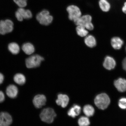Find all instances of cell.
I'll list each match as a JSON object with an SVG mask.
<instances>
[{
	"mask_svg": "<svg viewBox=\"0 0 126 126\" xmlns=\"http://www.w3.org/2000/svg\"><path fill=\"white\" fill-rule=\"evenodd\" d=\"M35 18L39 24L48 26L53 21V18L48 9H44L40 11L35 16Z\"/></svg>",
	"mask_w": 126,
	"mask_h": 126,
	"instance_id": "cell-1",
	"label": "cell"
},
{
	"mask_svg": "<svg viewBox=\"0 0 126 126\" xmlns=\"http://www.w3.org/2000/svg\"><path fill=\"white\" fill-rule=\"evenodd\" d=\"M110 97L105 93H102L96 96L94 103L99 109L104 110L108 108L110 103Z\"/></svg>",
	"mask_w": 126,
	"mask_h": 126,
	"instance_id": "cell-2",
	"label": "cell"
},
{
	"mask_svg": "<svg viewBox=\"0 0 126 126\" xmlns=\"http://www.w3.org/2000/svg\"><path fill=\"white\" fill-rule=\"evenodd\" d=\"M44 58L40 55L36 54L32 55L25 61L26 67L28 69L36 68L40 66Z\"/></svg>",
	"mask_w": 126,
	"mask_h": 126,
	"instance_id": "cell-3",
	"label": "cell"
},
{
	"mask_svg": "<svg viewBox=\"0 0 126 126\" xmlns=\"http://www.w3.org/2000/svg\"><path fill=\"white\" fill-rule=\"evenodd\" d=\"M15 16L17 21L20 22H22L24 20L31 19L33 17L32 12L25 8L19 7L15 13Z\"/></svg>",
	"mask_w": 126,
	"mask_h": 126,
	"instance_id": "cell-4",
	"label": "cell"
},
{
	"mask_svg": "<svg viewBox=\"0 0 126 126\" xmlns=\"http://www.w3.org/2000/svg\"><path fill=\"white\" fill-rule=\"evenodd\" d=\"M56 114L54 110L51 108L44 109L41 112L40 117L43 122L51 124L54 121Z\"/></svg>",
	"mask_w": 126,
	"mask_h": 126,
	"instance_id": "cell-5",
	"label": "cell"
},
{
	"mask_svg": "<svg viewBox=\"0 0 126 126\" xmlns=\"http://www.w3.org/2000/svg\"><path fill=\"white\" fill-rule=\"evenodd\" d=\"M14 23L9 18L0 20V34L4 35L12 32L14 29Z\"/></svg>",
	"mask_w": 126,
	"mask_h": 126,
	"instance_id": "cell-6",
	"label": "cell"
},
{
	"mask_svg": "<svg viewBox=\"0 0 126 126\" xmlns=\"http://www.w3.org/2000/svg\"><path fill=\"white\" fill-rule=\"evenodd\" d=\"M66 10L69 19L74 21L82 16L81 9L78 6L71 4L67 6Z\"/></svg>",
	"mask_w": 126,
	"mask_h": 126,
	"instance_id": "cell-7",
	"label": "cell"
},
{
	"mask_svg": "<svg viewBox=\"0 0 126 126\" xmlns=\"http://www.w3.org/2000/svg\"><path fill=\"white\" fill-rule=\"evenodd\" d=\"M12 122V117L9 113L4 112L0 113V126H9Z\"/></svg>",
	"mask_w": 126,
	"mask_h": 126,
	"instance_id": "cell-8",
	"label": "cell"
},
{
	"mask_svg": "<svg viewBox=\"0 0 126 126\" xmlns=\"http://www.w3.org/2000/svg\"><path fill=\"white\" fill-rule=\"evenodd\" d=\"M46 102V97L43 94H37L34 96L33 100L34 106L38 109L41 108L45 105Z\"/></svg>",
	"mask_w": 126,
	"mask_h": 126,
	"instance_id": "cell-9",
	"label": "cell"
},
{
	"mask_svg": "<svg viewBox=\"0 0 126 126\" xmlns=\"http://www.w3.org/2000/svg\"><path fill=\"white\" fill-rule=\"evenodd\" d=\"M69 101V97L66 94H58L56 102L58 105L65 108L68 105Z\"/></svg>",
	"mask_w": 126,
	"mask_h": 126,
	"instance_id": "cell-10",
	"label": "cell"
},
{
	"mask_svg": "<svg viewBox=\"0 0 126 126\" xmlns=\"http://www.w3.org/2000/svg\"><path fill=\"white\" fill-rule=\"evenodd\" d=\"M114 84L119 92H124L126 91V80L125 79L119 78L115 80Z\"/></svg>",
	"mask_w": 126,
	"mask_h": 126,
	"instance_id": "cell-11",
	"label": "cell"
},
{
	"mask_svg": "<svg viewBox=\"0 0 126 126\" xmlns=\"http://www.w3.org/2000/svg\"><path fill=\"white\" fill-rule=\"evenodd\" d=\"M92 17L90 15H82L79 18L74 21L77 26L82 25L84 26L88 23L92 21Z\"/></svg>",
	"mask_w": 126,
	"mask_h": 126,
	"instance_id": "cell-12",
	"label": "cell"
},
{
	"mask_svg": "<svg viewBox=\"0 0 126 126\" xmlns=\"http://www.w3.org/2000/svg\"><path fill=\"white\" fill-rule=\"evenodd\" d=\"M103 65L107 70H111L114 69L116 65V62L114 59L111 56H107L104 61Z\"/></svg>",
	"mask_w": 126,
	"mask_h": 126,
	"instance_id": "cell-13",
	"label": "cell"
},
{
	"mask_svg": "<svg viewBox=\"0 0 126 126\" xmlns=\"http://www.w3.org/2000/svg\"><path fill=\"white\" fill-rule=\"evenodd\" d=\"M6 94L9 97L15 98L17 97L18 93V89L15 85L11 84L8 86L6 89Z\"/></svg>",
	"mask_w": 126,
	"mask_h": 126,
	"instance_id": "cell-14",
	"label": "cell"
},
{
	"mask_svg": "<svg viewBox=\"0 0 126 126\" xmlns=\"http://www.w3.org/2000/svg\"><path fill=\"white\" fill-rule=\"evenodd\" d=\"M81 111V107L78 105L74 104L68 111L67 114L70 117L75 118L80 114Z\"/></svg>",
	"mask_w": 126,
	"mask_h": 126,
	"instance_id": "cell-15",
	"label": "cell"
},
{
	"mask_svg": "<svg viewBox=\"0 0 126 126\" xmlns=\"http://www.w3.org/2000/svg\"><path fill=\"white\" fill-rule=\"evenodd\" d=\"M22 49L25 54L28 55L32 54L35 51L34 46L30 42L24 44L22 46Z\"/></svg>",
	"mask_w": 126,
	"mask_h": 126,
	"instance_id": "cell-16",
	"label": "cell"
},
{
	"mask_svg": "<svg viewBox=\"0 0 126 126\" xmlns=\"http://www.w3.org/2000/svg\"><path fill=\"white\" fill-rule=\"evenodd\" d=\"M112 46L115 49H120L124 44V41L120 38L115 37L112 38L111 40Z\"/></svg>",
	"mask_w": 126,
	"mask_h": 126,
	"instance_id": "cell-17",
	"label": "cell"
},
{
	"mask_svg": "<svg viewBox=\"0 0 126 126\" xmlns=\"http://www.w3.org/2000/svg\"><path fill=\"white\" fill-rule=\"evenodd\" d=\"M98 4L99 7L102 12H108L111 9V5L108 0H99Z\"/></svg>",
	"mask_w": 126,
	"mask_h": 126,
	"instance_id": "cell-18",
	"label": "cell"
},
{
	"mask_svg": "<svg viewBox=\"0 0 126 126\" xmlns=\"http://www.w3.org/2000/svg\"><path fill=\"white\" fill-rule=\"evenodd\" d=\"M8 49L12 54L16 55L18 54L20 51V47L18 44L16 42H12L9 44Z\"/></svg>",
	"mask_w": 126,
	"mask_h": 126,
	"instance_id": "cell-19",
	"label": "cell"
},
{
	"mask_svg": "<svg viewBox=\"0 0 126 126\" xmlns=\"http://www.w3.org/2000/svg\"><path fill=\"white\" fill-rule=\"evenodd\" d=\"M84 42L87 46L90 48L95 47L96 45V41L95 37L91 35L86 36L84 39Z\"/></svg>",
	"mask_w": 126,
	"mask_h": 126,
	"instance_id": "cell-20",
	"label": "cell"
},
{
	"mask_svg": "<svg viewBox=\"0 0 126 126\" xmlns=\"http://www.w3.org/2000/svg\"><path fill=\"white\" fill-rule=\"evenodd\" d=\"M14 80L16 83L20 85L24 84L26 81V78L25 76L23 74L20 73L16 74L14 76Z\"/></svg>",
	"mask_w": 126,
	"mask_h": 126,
	"instance_id": "cell-21",
	"label": "cell"
},
{
	"mask_svg": "<svg viewBox=\"0 0 126 126\" xmlns=\"http://www.w3.org/2000/svg\"><path fill=\"white\" fill-rule=\"evenodd\" d=\"M83 113L88 117H91L94 115V110L92 105H85L83 109Z\"/></svg>",
	"mask_w": 126,
	"mask_h": 126,
	"instance_id": "cell-22",
	"label": "cell"
},
{
	"mask_svg": "<svg viewBox=\"0 0 126 126\" xmlns=\"http://www.w3.org/2000/svg\"><path fill=\"white\" fill-rule=\"evenodd\" d=\"M76 30L78 35L82 37H86L87 36L89 32L85 27L82 25L77 26Z\"/></svg>",
	"mask_w": 126,
	"mask_h": 126,
	"instance_id": "cell-23",
	"label": "cell"
},
{
	"mask_svg": "<svg viewBox=\"0 0 126 126\" xmlns=\"http://www.w3.org/2000/svg\"><path fill=\"white\" fill-rule=\"evenodd\" d=\"M78 124L79 126H89L90 125V122L87 117L82 116L78 119Z\"/></svg>",
	"mask_w": 126,
	"mask_h": 126,
	"instance_id": "cell-24",
	"label": "cell"
},
{
	"mask_svg": "<svg viewBox=\"0 0 126 126\" xmlns=\"http://www.w3.org/2000/svg\"><path fill=\"white\" fill-rule=\"evenodd\" d=\"M14 2L19 8H25L28 5V0H13Z\"/></svg>",
	"mask_w": 126,
	"mask_h": 126,
	"instance_id": "cell-25",
	"label": "cell"
},
{
	"mask_svg": "<svg viewBox=\"0 0 126 126\" xmlns=\"http://www.w3.org/2000/svg\"><path fill=\"white\" fill-rule=\"evenodd\" d=\"M118 105L121 109H126V98L125 97H122L119 99L118 102Z\"/></svg>",
	"mask_w": 126,
	"mask_h": 126,
	"instance_id": "cell-26",
	"label": "cell"
},
{
	"mask_svg": "<svg viewBox=\"0 0 126 126\" xmlns=\"http://www.w3.org/2000/svg\"><path fill=\"white\" fill-rule=\"evenodd\" d=\"M84 26L88 30L92 31L94 29V26L92 22L87 24Z\"/></svg>",
	"mask_w": 126,
	"mask_h": 126,
	"instance_id": "cell-27",
	"label": "cell"
},
{
	"mask_svg": "<svg viewBox=\"0 0 126 126\" xmlns=\"http://www.w3.org/2000/svg\"><path fill=\"white\" fill-rule=\"evenodd\" d=\"M5 100V96L4 93L0 91V103L3 102Z\"/></svg>",
	"mask_w": 126,
	"mask_h": 126,
	"instance_id": "cell-28",
	"label": "cell"
},
{
	"mask_svg": "<svg viewBox=\"0 0 126 126\" xmlns=\"http://www.w3.org/2000/svg\"><path fill=\"white\" fill-rule=\"evenodd\" d=\"M4 79V77L3 75L0 72V85L2 83Z\"/></svg>",
	"mask_w": 126,
	"mask_h": 126,
	"instance_id": "cell-29",
	"label": "cell"
},
{
	"mask_svg": "<svg viewBox=\"0 0 126 126\" xmlns=\"http://www.w3.org/2000/svg\"><path fill=\"white\" fill-rule=\"evenodd\" d=\"M122 66L123 68L126 71V58H125L123 61Z\"/></svg>",
	"mask_w": 126,
	"mask_h": 126,
	"instance_id": "cell-30",
	"label": "cell"
},
{
	"mask_svg": "<svg viewBox=\"0 0 126 126\" xmlns=\"http://www.w3.org/2000/svg\"><path fill=\"white\" fill-rule=\"evenodd\" d=\"M122 9V12L126 14V2L124 3V6H123Z\"/></svg>",
	"mask_w": 126,
	"mask_h": 126,
	"instance_id": "cell-31",
	"label": "cell"
},
{
	"mask_svg": "<svg viewBox=\"0 0 126 126\" xmlns=\"http://www.w3.org/2000/svg\"></svg>",
	"mask_w": 126,
	"mask_h": 126,
	"instance_id": "cell-32",
	"label": "cell"
}]
</instances>
